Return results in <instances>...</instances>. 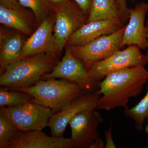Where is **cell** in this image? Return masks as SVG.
I'll return each mask as SVG.
<instances>
[{
  "instance_id": "obj_4",
  "label": "cell",
  "mask_w": 148,
  "mask_h": 148,
  "mask_svg": "<svg viewBox=\"0 0 148 148\" xmlns=\"http://www.w3.org/2000/svg\"><path fill=\"white\" fill-rule=\"evenodd\" d=\"M126 24L111 34L106 35L82 46H65L84 63L86 70L93 63L108 58L122 48Z\"/></svg>"
},
{
  "instance_id": "obj_17",
  "label": "cell",
  "mask_w": 148,
  "mask_h": 148,
  "mask_svg": "<svg viewBox=\"0 0 148 148\" xmlns=\"http://www.w3.org/2000/svg\"><path fill=\"white\" fill-rule=\"evenodd\" d=\"M106 19H117L123 23L121 12L116 1L93 0L87 23Z\"/></svg>"
},
{
  "instance_id": "obj_29",
  "label": "cell",
  "mask_w": 148,
  "mask_h": 148,
  "mask_svg": "<svg viewBox=\"0 0 148 148\" xmlns=\"http://www.w3.org/2000/svg\"><path fill=\"white\" fill-rule=\"evenodd\" d=\"M8 1H11L13 2H19L18 0H8Z\"/></svg>"
},
{
  "instance_id": "obj_23",
  "label": "cell",
  "mask_w": 148,
  "mask_h": 148,
  "mask_svg": "<svg viewBox=\"0 0 148 148\" xmlns=\"http://www.w3.org/2000/svg\"><path fill=\"white\" fill-rule=\"evenodd\" d=\"M105 138L106 140V147L105 148H115L116 146L115 145L112 136V126L109 127L105 133Z\"/></svg>"
},
{
  "instance_id": "obj_28",
  "label": "cell",
  "mask_w": 148,
  "mask_h": 148,
  "mask_svg": "<svg viewBox=\"0 0 148 148\" xmlns=\"http://www.w3.org/2000/svg\"><path fill=\"white\" fill-rule=\"evenodd\" d=\"M145 131L148 134V124L146 125L145 128ZM146 148H148V146Z\"/></svg>"
},
{
  "instance_id": "obj_20",
  "label": "cell",
  "mask_w": 148,
  "mask_h": 148,
  "mask_svg": "<svg viewBox=\"0 0 148 148\" xmlns=\"http://www.w3.org/2000/svg\"><path fill=\"white\" fill-rule=\"evenodd\" d=\"M33 97L27 92L19 90L0 88V107H15L32 102Z\"/></svg>"
},
{
  "instance_id": "obj_9",
  "label": "cell",
  "mask_w": 148,
  "mask_h": 148,
  "mask_svg": "<svg viewBox=\"0 0 148 148\" xmlns=\"http://www.w3.org/2000/svg\"><path fill=\"white\" fill-rule=\"evenodd\" d=\"M101 96L95 92H85L72 101L62 110L53 114L47 125L50 128L51 136L63 137L69 122L77 114L89 110H98V101Z\"/></svg>"
},
{
  "instance_id": "obj_22",
  "label": "cell",
  "mask_w": 148,
  "mask_h": 148,
  "mask_svg": "<svg viewBox=\"0 0 148 148\" xmlns=\"http://www.w3.org/2000/svg\"><path fill=\"white\" fill-rule=\"evenodd\" d=\"M121 12L123 21L125 24L129 18L130 8L127 7V0H116Z\"/></svg>"
},
{
  "instance_id": "obj_19",
  "label": "cell",
  "mask_w": 148,
  "mask_h": 148,
  "mask_svg": "<svg viewBox=\"0 0 148 148\" xmlns=\"http://www.w3.org/2000/svg\"><path fill=\"white\" fill-rule=\"evenodd\" d=\"M123 114L125 116L133 119L135 128L142 131L143 124L146 120L148 122V84L145 95L134 107L124 109Z\"/></svg>"
},
{
  "instance_id": "obj_21",
  "label": "cell",
  "mask_w": 148,
  "mask_h": 148,
  "mask_svg": "<svg viewBox=\"0 0 148 148\" xmlns=\"http://www.w3.org/2000/svg\"><path fill=\"white\" fill-rule=\"evenodd\" d=\"M24 7L30 9L35 16L38 25H40L53 12L49 0H18Z\"/></svg>"
},
{
  "instance_id": "obj_11",
  "label": "cell",
  "mask_w": 148,
  "mask_h": 148,
  "mask_svg": "<svg viewBox=\"0 0 148 148\" xmlns=\"http://www.w3.org/2000/svg\"><path fill=\"white\" fill-rule=\"evenodd\" d=\"M55 21L56 14L53 11L25 41L21 58L42 53L59 55L53 33Z\"/></svg>"
},
{
  "instance_id": "obj_2",
  "label": "cell",
  "mask_w": 148,
  "mask_h": 148,
  "mask_svg": "<svg viewBox=\"0 0 148 148\" xmlns=\"http://www.w3.org/2000/svg\"><path fill=\"white\" fill-rule=\"evenodd\" d=\"M59 60L58 55L42 53L20 58L2 71L0 85L8 89L33 86L45 74L52 71Z\"/></svg>"
},
{
  "instance_id": "obj_8",
  "label": "cell",
  "mask_w": 148,
  "mask_h": 148,
  "mask_svg": "<svg viewBox=\"0 0 148 148\" xmlns=\"http://www.w3.org/2000/svg\"><path fill=\"white\" fill-rule=\"evenodd\" d=\"M97 110L81 112L69 122L71 130V138L76 148H90L100 138L98 128L103 119Z\"/></svg>"
},
{
  "instance_id": "obj_3",
  "label": "cell",
  "mask_w": 148,
  "mask_h": 148,
  "mask_svg": "<svg viewBox=\"0 0 148 148\" xmlns=\"http://www.w3.org/2000/svg\"><path fill=\"white\" fill-rule=\"evenodd\" d=\"M10 90H19L30 94L34 98L32 103L49 108L53 114L60 112L72 101L86 92L76 83L64 79L56 78L40 80L31 87Z\"/></svg>"
},
{
  "instance_id": "obj_16",
  "label": "cell",
  "mask_w": 148,
  "mask_h": 148,
  "mask_svg": "<svg viewBox=\"0 0 148 148\" xmlns=\"http://www.w3.org/2000/svg\"><path fill=\"white\" fill-rule=\"evenodd\" d=\"M21 33L0 31V66L1 70L21 58V52L25 43Z\"/></svg>"
},
{
  "instance_id": "obj_26",
  "label": "cell",
  "mask_w": 148,
  "mask_h": 148,
  "mask_svg": "<svg viewBox=\"0 0 148 148\" xmlns=\"http://www.w3.org/2000/svg\"><path fill=\"white\" fill-rule=\"evenodd\" d=\"M51 5L53 8L58 7L64 4L68 0H49Z\"/></svg>"
},
{
  "instance_id": "obj_14",
  "label": "cell",
  "mask_w": 148,
  "mask_h": 148,
  "mask_svg": "<svg viewBox=\"0 0 148 148\" xmlns=\"http://www.w3.org/2000/svg\"><path fill=\"white\" fill-rule=\"evenodd\" d=\"M148 11V3L145 2L138 3L134 8H130L129 22L125 30L122 47L133 44L141 49L147 48L145 19Z\"/></svg>"
},
{
  "instance_id": "obj_13",
  "label": "cell",
  "mask_w": 148,
  "mask_h": 148,
  "mask_svg": "<svg viewBox=\"0 0 148 148\" xmlns=\"http://www.w3.org/2000/svg\"><path fill=\"white\" fill-rule=\"evenodd\" d=\"M8 148H76L71 138L47 136L42 130L20 131Z\"/></svg>"
},
{
  "instance_id": "obj_18",
  "label": "cell",
  "mask_w": 148,
  "mask_h": 148,
  "mask_svg": "<svg viewBox=\"0 0 148 148\" xmlns=\"http://www.w3.org/2000/svg\"><path fill=\"white\" fill-rule=\"evenodd\" d=\"M20 131L8 108L0 107V148H8Z\"/></svg>"
},
{
  "instance_id": "obj_15",
  "label": "cell",
  "mask_w": 148,
  "mask_h": 148,
  "mask_svg": "<svg viewBox=\"0 0 148 148\" xmlns=\"http://www.w3.org/2000/svg\"><path fill=\"white\" fill-rule=\"evenodd\" d=\"M26 8L19 2L0 0V23L21 34H32L33 21Z\"/></svg>"
},
{
  "instance_id": "obj_7",
  "label": "cell",
  "mask_w": 148,
  "mask_h": 148,
  "mask_svg": "<svg viewBox=\"0 0 148 148\" xmlns=\"http://www.w3.org/2000/svg\"><path fill=\"white\" fill-rule=\"evenodd\" d=\"M65 48V54L61 61L56 65L51 71L43 75L41 80L64 79L76 83L85 92L95 93L98 91L100 83L90 78L83 62Z\"/></svg>"
},
{
  "instance_id": "obj_12",
  "label": "cell",
  "mask_w": 148,
  "mask_h": 148,
  "mask_svg": "<svg viewBox=\"0 0 148 148\" xmlns=\"http://www.w3.org/2000/svg\"><path fill=\"white\" fill-rule=\"evenodd\" d=\"M124 25L122 21L117 19L97 20L86 23L70 36L65 46L85 45L103 36L112 34Z\"/></svg>"
},
{
  "instance_id": "obj_24",
  "label": "cell",
  "mask_w": 148,
  "mask_h": 148,
  "mask_svg": "<svg viewBox=\"0 0 148 148\" xmlns=\"http://www.w3.org/2000/svg\"><path fill=\"white\" fill-rule=\"evenodd\" d=\"M85 12L89 13L93 0H73Z\"/></svg>"
},
{
  "instance_id": "obj_25",
  "label": "cell",
  "mask_w": 148,
  "mask_h": 148,
  "mask_svg": "<svg viewBox=\"0 0 148 148\" xmlns=\"http://www.w3.org/2000/svg\"><path fill=\"white\" fill-rule=\"evenodd\" d=\"M106 144L102 139L99 138L97 140H95L92 145L90 146V148H105Z\"/></svg>"
},
{
  "instance_id": "obj_1",
  "label": "cell",
  "mask_w": 148,
  "mask_h": 148,
  "mask_svg": "<svg viewBox=\"0 0 148 148\" xmlns=\"http://www.w3.org/2000/svg\"><path fill=\"white\" fill-rule=\"evenodd\" d=\"M148 81V71L145 66L121 69L108 74L100 82L96 94L102 95L98 110H110L128 108L130 98L140 95Z\"/></svg>"
},
{
  "instance_id": "obj_5",
  "label": "cell",
  "mask_w": 148,
  "mask_h": 148,
  "mask_svg": "<svg viewBox=\"0 0 148 148\" xmlns=\"http://www.w3.org/2000/svg\"><path fill=\"white\" fill-rule=\"evenodd\" d=\"M52 8L56 14L53 36L59 54L70 36L87 23L89 13L84 11L73 0Z\"/></svg>"
},
{
  "instance_id": "obj_27",
  "label": "cell",
  "mask_w": 148,
  "mask_h": 148,
  "mask_svg": "<svg viewBox=\"0 0 148 148\" xmlns=\"http://www.w3.org/2000/svg\"><path fill=\"white\" fill-rule=\"evenodd\" d=\"M145 28H146V36H147V39L148 43V19L146 21L145 23ZM147 52H146V56H147V58L148 60V47L147 48Z\"/></svg>"
},
{
  "instance_id": "obj_10",
  "label": "cell",
  "mask_w": 148,
  "mask_h": 148,
  "mask_svg": "<svg viewBox=\"0 0 148 148\" xmlns=\"http://www.w3.org/2000/svg\"><path fill=\"white\" fill-rule=\"evenodd\" d=\"M7 108L14 121L22 132L42 130L47 126L53 115L49 108L32 102Z\"/></svg>"
},
{
  "instance_id": "obj_6",
  "label": "cell",
  "mask_w": 148,
  "mask_h": 148,
  "mask_svg": "<svg viewBox=\"0 0 148 148\" xmlns=\"http://www.w3.org/2000/svg\"><path fill=\"white\" fill-rule=\"evenodd\" d=\"M136 45H130L123 50H120L108 58L93 63L88 70V75L95 82H100L107 75L126 68L140 65L145 66L148 64L146 55Z\"/></svg>"
}]
</instances>
